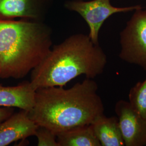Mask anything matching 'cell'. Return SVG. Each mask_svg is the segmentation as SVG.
I'll use <instances>...</instances> for the list:
<instances>
[{"mask_svg":"<svg viewBox=\"0 0 146 146\" xmlns=\"http://www.w3.org/2000/svg\"><path fill=\"white\" fill-rule=\"evenodd\" d=\"M98 86L86 78L73 87L52 86L37 89L35 104L28 112L38 126L56 135L74 128L91 125L104 114V105L98 94Z\"/></svg>","mask_w":146,"mask_h":146,"instance_id":"1","label":"cell"},{"mask_svg":"<svg viewBox=\"0 0 146 146\" xmlns=\"http://www.w3.org/2000/svg\"><path fill=\"white\" fill-rule=\"evenodd\" d=\"M107 57L99 44L88 35L75 34L54 46L47 56L31 72V82L37 89L63 87L84 75L93 78L104 72Z\"/></svg>","mask_w":146,"mask_h":146,"instance_id":"2","label":"cell"},{"mask_svg":"<svg viewBox=\"0 0 146 146\" xmlns=\"http://www.w3.org/2000/svg\"><path fill=\"white\" fill-rule=\"evenodd\" d=\"M52 31L43 21L0 19V78H23L50 51Z\"/></svg>","mask_w":146,"mask_h":146,"instance_id":"3","label":"cell"},{"mask_svg":"<svg viewBox=\"0 0 146 146\" xmlns=\"http://www.w3.org/2000/svg\"><path fill=\"white\" fill-rule=\"evenodd\" d=\"M119 57L146 71V9L135 11L120 33Z\"/></svg>","mask_w":146,"mask_h":146,"instance_id":"4","label":"cell"},{"mask_svg":"<svg viewBox=\"0 0 146 146\" xmlns=\"http://www.w3.org/2000/svg\"><path fill=\"white\" fill-rule=\"evenodd\" d=\"M69 11L77 13L88 26V35L92 42L98 44L99 33L105 21L115 14L135 11L142 8L140 5L116 7L112 5L110 0H69L64 3Z\"/></svg>","mask_w":146,"mask_h":146,"instance_id":"5","label":"cell"},{"mask_svg":"<svg viewBox=\"0 0 146 146\" xmlns=\"http://www.w3.org/2000/svg\"><path fill=\"white\" fill-rule=\"evenodd\" d=\"M115 111L125 146H146V120L125 100L116 102Z\"/></svg>","mask_w":146,"mask_h":146,"instance_id":"6","label":"cell"},{"mask_svg":"<svg viewBox=\"0 0 146 146\" xmlns=\"http://www.w3.org/2000/svg\"><path fill=\"white\" fill-rule=\"evenodd\" d=\"M53 0H0V19L42 21Z\"/></svg>","mask_w":146,"mask_h":146,"instance_id":"7","label":"cell"},{"mask_svg":"<svg viewBox=\"0 0 146 146\" xmlns=\"http://www.w3.org/2000/svg\"><path fill=\"white\" fill-rule=\"evenodd\" d=\"M38 125L31 120L28 112L22 110L13 113L0 124V146L35 136Z\"/></svg>","mask_w":146,"mask_h":146,"instance_id":"8","label":"cell"},{"mask_svg":"<svg viewBox=\"0 0 146 146\" xmlns=\"http://www.w3.org/2000/svg\"><path fill=\"white\" fill-rule=\"evenodd\" d=\"M35 94L36 89L31 81L11 87L0 84V107H16L29 112L35 104Z\"/></svg>","mask_w":146,"mask_h":146,"instance_id":"9","label":"cell"},{"mask_svg":"<svg viewBox=\"0 0 146 146\" xmlns=\"http://www.w3.org/2000/svg\"><path fill=\"white\" fill-rule=\"evenodd\" d=\"M101 146H125L117 117H98L91 124Z\"/></svg>","mask_w":146,"mask_h":146,"instance_id":"10","label":"cell"},{"mask_svg":"<svg viewBox=\"0 0 146 146\" xmlns=\"http://www.w3.org/2000/svg\"><path fill=\"white\" fill-rule=\"evenodd\" d=\"M56 136L59 146H101L91 125L74 128Z\"/></svg>","mask_w":146,"mask_h":146,"instance_id":"11","label":"cell"},{"mask_svg":"<svg viewBox=\"0 0 146 146\" xmlns=\"http://www.w3.org/2000/svg\"><path fill=\"white\" fill-rule=\"evenodd\" d=\"M129 100L131 107L146 120V78L137 82L131 89Z\"/></svg>","mask_w":146,"mask_h":146,"instance_id":"12","label":"cell"},{"mask_svg":"<svg viewBox=\"0 0 146 146\" xmlns=\"http://www.w3.org/2000/svg\"><path fill=\"white\" fill-rule=\"evenodd\" d=\"M35 136L38 146H59L56 135L46 127L38 126Z\"/></svg>","mask_w":146,"mask_h":146,"instance_id":"13","label":"cell"},{"mask_svg":"<svg viewBox=\"0 0 146 146\" xmlns=\"http://www.w3.org/2000/svg\"><path fill=\"white\" fill-rule=\"evenodd\" d=\"M14 110L10 107H0V124L9 117L14 113Z\"/></svg>","mask_w":146,"mask_h":146,"instance_id":"14","label":"cell"}]
</instances>
